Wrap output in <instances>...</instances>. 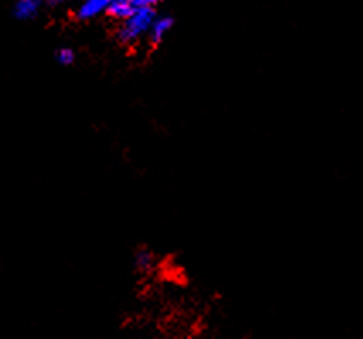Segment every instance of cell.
<instances>
[{
    "label": "cell",
    "mask_w": 363,
    "mask_h": 339,
    "mask_svg": "<svg viewBox=\"0 0 363 339\" xmlns=\"http://www.w3.org/2000/svg\"><path fill=\"white\" fill-rule=\"evenodd\" d=\"M154 265L155 256L152 251L142 247V249H138L137 253H135V268L138 271H150L154 268Z\"/></svg>",
    "instance_id": "8992f818"
},
{
    "label": "cell",
    "mask_w": 363,
    "mask_h": 339,
    "mask_svg": "<svg viewBox=\"0 0 363 339\" xmlns=\"http://www.w3.org/2000/svg\"><path fill=\"white\" fill-rule=\"evenodd\" d=\"M48 2H50V4H55V6H57V4H63V2H69V0H48Z\"/></svg>",
    "instance_id": "9c48e42d"
},
{
    "label": "cell",
    "mask_w": 363,
    "mask_h": 339,
    "mask_svg": "<svg viewBox=\"0 0 363 339\" xmlns=\"http://www.w3.org/2000/svg\"><path fill=\"white\" fill-rule=\"evenodd\" d=\"M173 24H174L173 18H169V15H157L152 24V27H150L149 31L150 43H152L154 46L161 45V43L164 41L166 34L173 29Z\"/></svg>",
    "instance_id": "3957f363"
},
{
    "label": "cell",
    "mask_w": 363,
    "mask_h": 339,
    "mask_svg": "<svg viewBox=\"0 0 363 339\" xmlns=\"http://www.w3.org/2000/svg\"><path fill=\"white\" fill-rule=\"evenodd\" d=\"M157 18L154 7H142V9H135L133 14L130 18H126L119 26L117 38L123 45H133L135 41L142 38L143 34H147L152 27V24Z\"/></svg>",
    "instance_id": "6da1fadb"
},
{
    "label": "cell",
    "mask_w": 363,
    "mask_h": 339,
    "mask_svg": "<svg viewBox=\"0 0 363 339\" xmlns=\"http://www.w3.org/2000/svg\"><path fill=\"white\" fill-rule=\"evenodd\" d=\"M107 6H110V0H84L77 9V19L79 21H91L101 15L103 12H107Z\"/></svg>",
    "instance_id": "7a4b0ae2"
},
{
    "label": "cell",
    "mask_w": 363,
    "mask_h": 339,
    "mask_svg": "<svg viewBox=\"0 0 363 339\" xmlns=\"http://www.w3.org/2000/svg\"><path fill=\"white\" fill-rule=\"evenodd\" d=\"M159 2H161V0H131V4H133L135 9H142V7H154V6H157Z\"/></svg>",
    "instance_id": "ba28073f"
},
{
    "label": "cell",
    "mask_w": 363,
    "mask_h": 339,
    "mask_svg": "<svg viewBox=\"0 0 363 339\" xmlns=\"http://www.w3.org/2000/svg\"><path fill=\"white\" fill-rule=\"evenodd\" d=\"M55 60H57L60 65H63V67L72 65V63L75 62L74 50H72V48H67V46L58 48V50L55 51Z\"/></svg>",
    "instance_id": "52a82bcc"
},
{
    "label": "cell",
    "mask_w": 363,
    "mask_h": 339,
    "mask_svg": "<svg viewBox=\"0 0 363 339\" xmlns=\"http://www.w3.org/2000/svg\"><path fill=\"white\" fill-rule=\"evenodd\" d=\"M133 12L135 7L131 0H110V6H107V14L119 21H125Z\"/></svg>",
    "instance_id": "5b68a950"
},
{
    "label": "cell",
    "mask_w": 363,
    "mask_h": 339,
    "mask_svg": "<svg viewBox=\"0 0 363 339\" xmlns=\"http://www.w3.org/2000/svg\"><path fill=\"white\" fill-rule=\"evenodd\" d=\"M39 0H15L12 7V15L18 21H31L38 15Z\"/></svg>",
    "instance_id": "277c9868"
}]
</instances>
